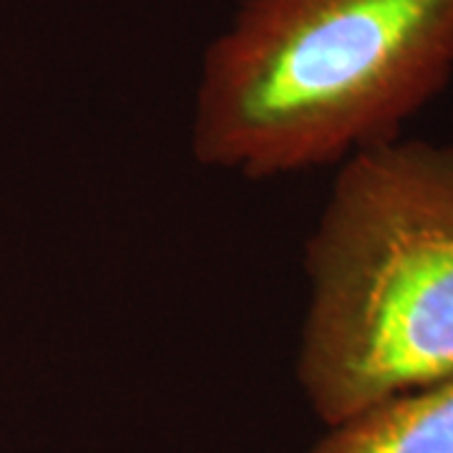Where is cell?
Returning a JSON list of instances; mask_svg holds the SVG:
<instances>
[{"label": "cell", "instance_id": "obj_1", "mask_svg": "<svg viewBox=\"0 0 453 453\" xmlns=\"http://www.w3.org/2000/svg\"><path fill=\"white\" fill-rule=\"evenodd\" d=\"M453 81V0H242L202 53L199 166L275 179L405 136Z\"/></svg>", "mask_w": 453, "mask_h": 453}, {"label": "cell", "instance_id": "obj_2", "mask_svg": "<svg viewBox=\"0 0 453 453\" xmlns=\"http://www.w3.org/2000/svg\"><path fill=\"white\" fill-rule=\"evenodd\" d=\"M303 270L295 375L327 428L453 378V144L401 136L338 164Z\"/></svg>", "mask_w": 453, "mask_h": 453}, {"label": "cell", "instance_id": "obj_3", "mask_svg": "<svg viewBox=\"0 0 453 453\" xmlns=\"http://www.w3.org/2000/svg\"><path fill=\"white\" fill-rule=\"evenodd\" d=\"M310 453H453V378L330 426Z\"/></svg>", "mask_w": 453, "mask_h": 453}]
</instances>
